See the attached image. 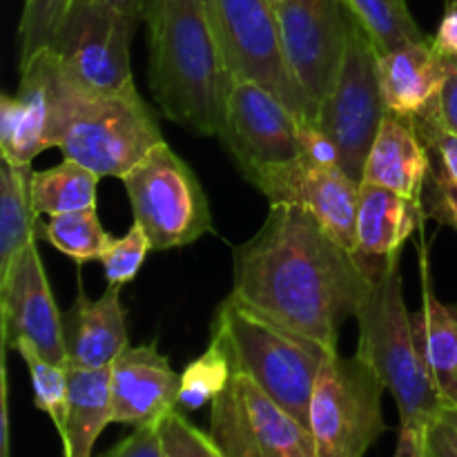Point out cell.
Segmentation results:
<instances>
[{"label": "cell", "mask_w": 457, "mask_h": 457, "mask_svg": "<svg viewBox=\"0 0 457 457\" xmlns=\"http://www.w3.org/2000/svg\"><path fill=\"white\" fill-rule=\"evenodd\" d=\"M370 281L355 254L295 205H270L257 235L232 250V295L328 351H339Z\"/></svg>", "instance_id": "6da1fadb"}, {"label": "cell", "mask_w": 457, "mask_h": 457, "mask_svg": "<svg viewBox=\"0 0 457 457\" xmlns=\"http://www.w3.org/2000/svg\"><path fill=\"white\" fill-rule=\"evenodd\" d=\"M150 29V87L172 123L219 137L232 74L205 0H159Z\"/></svg>", "instance_id": "7a4b0ae2"}, {"label": "cell", "mask_w": 457, "mask_h": 457, "mask_svg": "<svg viewBox=\"0 0 457 457\" xmlns=\"http://www.w3.org/2000/svg\"><path fill=\"white\" fill-rule=\"evenodd\" d=\"M45 56L52 89V147L98 177L123 181L138 161L163 143V132L137 87L96 92L71 80L52 49Z\"/></svg>", "instance_id": "3957f363"}, {"label": "cell", "mask_w": 457, "mask_h": 457, "mask_svg": "<svg viewBox=\"0 0 457 457\" xmlns=\"http://www.w3.org/2000/svg\"><path fill=\"white\" fill-rule=\"evenodd\" d=\"M360 342L355 355L382 379L395 397L400 428L427 431L440 422L446 409L433 379L431 366L420 342L402 288L400 254L378 272L366 297L355 311Z\"/></svg>", "instance_id": "277c9868"}, {"label": "cell", "mask_w": 457, "mask_h": 457, "mask_svg": "<svg viewBox=\"0 0 457 457\" xmlns=\"http://www.w3.org/2000/svg\"><path fill=\"white\" fill-rule=\"evenodd\" d=\"M212 337L223 344L232 370L248 375L263 393L308 427L317 375L330 353L324 344L277 324L248 303L230 297L212 320Z\"/></svg>", "instance_id": "5b68a950"}, {"label": "cell", "mask_w": 457, "mask_h": 457, "mask_svg": "<svg viewBox=\"0 0 457 457\" xmlns=\"http://www.w3.org/2000/svg\"><path fill=\"white\" fill-rule=\"evenodd\" d=\"M123 186L134 221L143 226L156 253L186 248L214 230L204 186L165 141L129 170Z\"/></svg>", "instance_id": "8992f818"}, {"label": "cell", "mask_w": 457, "mask_h": 457, "mask_svg": "<svg viewBox=\"0 0 457 457\" xmlns=\"http://www.w3.org/2000/svg\"><path fill=\"white\" fill-rule=\"evenodd\" d=\"M386 386L357 355L330 353L317 375L308 428L317 457H364L384 436Z\"/></svg>", "instance_id": "52a82bcc"}, {"label": "cell", "mask_w": 457, "mask_h": 457, "mask_svg": "<svg viewBox=\"0 0 457 457\" xmlns=\"http://www.w3.org/2000/svg\"><path fill=\"white\" fill-rule=\"evenodd\" d=\"M384 116L379 52L366 27L353 16L342 74L321 103L315 123L337 145L344 172L360 183Z\"/></svg>", "instance_id": "ba28073f"}, {"label": "cell", "mask_w": 457, "mask_h": 457, "mask_svg": "<svg viewBox=\"0 0 457 457\" xmlns=\"http://www.w3.org/2000/svg\"><path fill=\"white\" fill-rule=\"evenodd\" d=\"M232 76L270 89L299 120L312 119L311 103L295 80L279 38L275 0H205Z\"/></svg>", "instance_id": "9c48e42d"}, {"label": "cell", "mask_w": 457, "mask_h": 457, "mask_svg": "<svg viewBox=\"0 0 457 457\" xmlns=\"http://www.w3.org/2000/svg\"><path fill=\"white\" fill-rule=\"evenodd\" d=\"M137 21L107 0H74L54 36L52 54L61 70L96 92L137 87L129 61V38Z\"/></svg>", "instance_id": "30bf717a"}, {"label": "cell", "mask_w": 457, "mask_h": 457, "mask_svg": "<svg viewBox=\"0 0 457 457\" xmlns=\"http://www.w3.org/2000/svg\"><path fill=\"white\" fill-rule=\"evenodd\" d=\"M208 433L226 457H317L311 428L241 373L210 404Z\"/></svg>", "instance_id": "8fae6325"}, {"label": "cell", "mask_w": 457, "mask_h": 457, "mask_svg": "<svg viewBox=\"0 0 457 457\" xmlns=\"http://www.w3.org/2000/svg\"><path fill=\"white\" fill-rule=\"evenodd\" d=\"M275 9L286 62L317 120L321 103L342 74L355 13L346 0H275Z\"/></svg>", "instance_id": "7c38bea8"}, {"label": "cell", "mask_w": 457, "mask_h": 457, "mask_svg": "<svg viewBox=\"0 0 457 457\" xmlns=\"http://www.w3.org/2000/svg\"><path fill=\"white\" fill-rule=\"evenodd\" d=\"M302 120L262 83L232 76L219 141L245 179L268 165L299 159Z\"/></svg>", "instance_id": "4fadbf2b"}, {"label": "cell", "mask_w": 457, "mask_h": 457, "mask_svg": "<svg viewBox=\"0 0 457 457\" xmlns=\"http://www.w3.org/2000/svg\"><path fill=\"white\" fill-rule=\"evenodd\" d=\"M250 183L270 205H295L311 212L339 245L355 254L361 183L342 168H317L299 156L259 170Z\"/></svg>", "instance_id": "5bb4252c"}, {"label": "cell", "mask_w": 457, "mask_h": 457, "mask_svg": "<svg viewBox=\"0 0 457 457\" xmlns=\"http://www.w3.org/2000/svg\"><path fill=\"white\" fill-rule=\"evenodd\" d=\"M0 339L3 351L29 344L45 360L67 364L62 312L49 288L36 241L27 245L7 279L0 281Z\"/></svg>", "instance_id": "9a60e30c"}, {"label": "cell", "mask_w": 457, "mask_h": 457, "mask_svg": "<svg viewBox=\"0 0 457 457\" xmlns=\"http://www.w3.org/2000/svg\"><path fill=\"white\" fill-rule=\"evenodd\" d=\"M181 375L156 342L128 346L112 364V424L152 427L179 409Z\"/></svg>", "instance_id": "2e32d148"}, {"label": "cell", "mask_w": 457, "mask_h": 457, "mask_svg": "<svg viewBox=\"0 0 457 457\" xmlns=\"http://www.w3.org/2000/svg\"><path fill=\"white\" fill-rule=\"evenodd\" d=\"M18 70V92L0 98V156L13 165H31L52 147V89L43 52Z\"/></svg>", "instance_id": "e0dca14e"}, {"label": "cell", "mask_w": 457, "mask_h": 457, "mask_svg": "<svg viewBox=\"0 0 457 457\" xmlns=\"http://www.w3.org/2000/svg\"><path fill=\"white\" fill-rule=\"evenodd\" d=\"M424 219L427 214L422 204H415L386 187L361 183L355 257L369 279H375L388 259L402 253Z\"/></svg>", "instance_id": "ac0fdd59"}, {"label": "cell", "mask_w": 457, "mask_h": 457, "mask_svg": "<svg viewBox=\"0 0 457 457\" xmlns=\"http://www.w3.org/2000/svg\"><path fill=\"white\" fill-rule=\"evenodd\" d=\"M451 62L433 49L431 38L379 56V87L386 112L415 120L440 105Z\"/></svg>", "instance_id": "d6986e66"}, {"label": "cell", "mask_w": 457, "mask_h": 457, "mask_svg": "<svg viewBox=\"0 0 457 457\" xmlns=\"http://www.w3.org/2000/svg\"><path fill=\"white\" fill-rule=\"evenodd\" d=\"M67 366L71 369H107L129 346L128 320L120 306V288L107 286L98 299H89L79 284V295L62 315Z\"/></svg>", "instance_id": "ffe728a7"}, {"label": "cell", "mask_w": 457, "mask_h": 457, "mask_svg": "<svg viewBox=\"0 0 457 457\" xmlns=\"http://www.w3.org/2000/svg\"><path fill=\"white\" fill-rule=\"evenodd\" d=\"M431 163V152L413 120L386 112L366 159L361 183L386 187L422 204Z\"/></svg>", "instance_id": "44dd1931"}, {"label": "cell", "mask_w": 457, "mask_h": 457, "mask_svg": "<svg viewBox=\"0 0 457 457\" xmlns=\"http://www.w3.org/2000/svg\"><path fill=\"white\" fill-rule=\"evenodd\" d=\"M422 270V311L415 315L420 342L431 366L433 379L446 406H457V306L442 303L433 293L427 248L420 257Z\"/></svg>", "instance_id": "7402d4cb"}, {"label": "cell", "mask_w": 457, "mask_h": 457, "mask_svg": "<svg viewBox=\"0 0 457 457\" xmlns=\"http://www.w3.org/2000/svg\"><path fill=\"white\" fill-rule=\"evenodd\" d=\"M112 424V366L71 369L70 406L61 436L65 457H92L94 445Z\"/></svg>", "instance_id": "603a6c76"}, {"label": "cell", "mask_w": 457, "mask_h": 457, "mask_svg": "<svg viewBox=\"0 0 457 457\" xmlns=\"http://www.w3.org/2000/svg\"><path fill=\"white\" fill-rule=\"evenodd\" d=\"M31 165H0V281H4L25 253L38 241L40 219L31 204Z\"/></svg>", "instance_id": "cb8c5ba5"}, {"label": "cell", "mask_w": 457, "mask_h": 457, "mask_svg": "<svg viewBox=\"0 0 457 457\" xmlns=\"http://www.w3.org/2000/svg\"><path fill=\"white\" fill-rule=\"evenodd\" d=\"M98 174L71 159H62L54 168L31 172V204L40 214H67L96 208Z\"/></svg>", "instance_id": "d4e9b609"}, {"label": "cell", "mask_w": 457, "mask_h": 457, "mask_svg": "<svg viewBox=\"0 0 457 457\" xmlns=\"http://www.w3.org/2000/svg\"><path fill=\"white\" fill-rule=\"evenodd\" d=\"M38 239L49 241L76 263L101 262L107 248L114 244V237L98 221L96 208L56 214L49 217L47 223L40 221Z\"/></svg>", "instance_id": "484cf974"}, {"label": "cell", "mask_w": 457, "mask_h": 457, "mask_svg": "<svg viewBox=\"0 0 457 457\" xmlns=\"http://www.w3.org/2000/svg\"><path fill=\"white\" fill-rule=\"evenodd\" d=\"M346 3L370 34L379 56L428 38L415 22L406 0H346Z\"/></svg>", "instance_id": "4316f807"}, {"label": "cell", "mask_w": 457, "mask_h": 457, "mask_svg": "<svg viewBox=\"0 0 457 457\" xmlns=\"http://www.w3.org/2000/svg\"><path fill=\"white\" fill-rule=\"evenodd\" d=\"M232 361L223 344L217 337L210 339L201 357L186 366L181 373V393L179 406L183 411H199L212 404L232 378Z\"/></svg>", "instance_id": "83f0119b"}, {"label": "cell", "mask_w": 457, "mask_h": 457, "mask_svg": "<svg viewBox=\"0 0 457 457\" xmlns=\"http://www.w3.org/2000/svg\"><path fill=\"white\" fill-rule=\"evenodd\" d=\"M29 370L36 409L43 411L56 427L58 436L65 433L67 406H70V366L56 364L40 355L29 344L16 348Z\"/></svg>", "instance_id": "f1b7e54d"}, {"label": "cell", "mask_w": 457, "mask_h": 457, "mask_svg": "<svg viewBox=\"0 0 457 457\" xmlns=\"http://www.w3.org/2000/svg\"><path fill=\"white\" fill-rule=\"evenodd\" d=\"M74 0H25L18 22V67L25 65L34 54L49 47L58 27L65 21Z\"/></svg>", "instance_id": "f546056e"}, {"label": "cell", "mask_w": 457, "mask_h": 457, "mask_svg": "<svg viewBox=\"0 0 457 457\" xmlns=\"http://www.w3.org/2000/svg\"><path fill=\"white\" fill-rule=\"evenodd\" d=\"M150 250L152 244L147 239L145 230L134 221L132 228L125 232V237L114 239V244L101 257L103 275H105L107 286L123 288L129 281H134V277L138 275Z\"/></svg>", "instance_id": "4dcf8cb0"}, {"label": "cell", "mask_w": 457, "mask_h": 457, "mask_svg": "<svg viewBox=\"0 0 457 457\" xmlns=\"http://www.w3.org/2000/svg\"><path fill=\"white\" fill-rule=\"evenodd\" d=\"M165 457H226L210 433L196 428L181 411H172L161 424Z\"/></svg>", "instance_id": "1f68e13d"}, {"label": "cell", "mask_w": 457, "mask_h": 457, "mask_svg": "<svg viewBox=\"0 0 457 457\" xmlns=\"http://www.w3.org/2000/svg\"><path fill=\"white\" fill-rule=\"evenodd\" d=\"M422 205L427 219H436L437 223L453 228L457 232V181L449 177V172L436 159L428 172Z\"/></svg>", "instance_id": "d6a6232c"}, {"label": "cell", "mask_w": 457, "mask_h": 457, "mask_svg": "<svg viewBox=\"0 0 457 457\" xmlns=\"http://www.w3.org/2000/svg\"><path fill=\"white\" fill-rule=\"evenodd\" d=\"M413 123L415 128H418L420 137L427 143L433 159L449 172L451 179L457 181V134L451 132V129L442 123L440 116H437V107L433 112H428V114L415 119Z\"/></svg>", "instance_id": "836d02e7"}, {"label": "cell", "mask_w": 457, "mask_h": 457, "mask_svg": "<svg viewBox=\"0 0 457 457\" xmlns=\"http://www.w3.org/2000/svg\"><path fill=\"white\" fill-rule=\"evenodd\" d=\"M299 156L317 168H342L337 145L312 120L299 123Z\"/></svg>", "instance_id": "e575fe53"}, {"label": "cell", "mask_w": 457, "mask_h": 457, "mask_svg": "<svg viewBox=\"0 0 457 457\" xmlns=\"http://www.w3.org/2000/svg\"><path fill=\"white\" fill-rule=\"evenodd\" d=\"M103 457H165L161 424L138 427Z\"/></svg>", "instance_id": "d590c367"}, {"label": "cell", "mask_w": 457, "mask_h": 457, "mask_svg": "<svg viewBox=\"0 0 457 457\" xmlns=\"http://www.w3.org/2000/svg\"><path fill=\"white\" fill-rule=\"evenodd\" d=\"M431 45L449 62L457 61V0H446L445 16L436 36H431Z\"/></svg>", "instance_id": "8d00e7d4"}, {"label": "cell", "mask_w": 457, "mask_h": 457, "mask_svg": "<svg viewBox=\"0 0 457 457\" xmlns=\"http://www.w3.org/2000/svg\"><path fill=\"white\" fill-rule=\"evenodd\" d=\"M424 449H427V457H457L455 437L445 422H436L427 428Z\"/></svg>", "instance_id": "74e56055"}, {"label": "cell", "mask_w": 457, "mask_h": 457, "mask_svg": "<svg viewBox=\"0 0 457 457\" xmlns=\"http://www.w3.org/2000/svg\"><path fill=\"white\" fill-rule=\"evenodd\" d=\"M437 116L442 123L457 134V71L451 70L445 87L440 94V105H437Z\"/></svg>", "instance_id": "f35d334b"}, {"label": "cell", "mask_w": 457, "mask_h": 457, "mask_svg": "<svg viewBox=\"0 0 457 457\" xmlns=\"http://www.w3.org/2000/svg\"><path fill=\"white\" fill-rule=\"evenodd\" d=\"M424 436H427V431L400 428L395 455L393 457H427V449H424Z\"/></svg>", "instance_id": "ab89813d"}, {"label": "cell", "mask_w": 457, "mask_h": 457, "mask_svg": "<svg viewBox=\"0 0 457 457\" xmlns=\"http://www.w3.org/2000/svg\"><path fill=\"white\" fill-rule=\"evenodd\" d=\"M0 451L3 457H9V384L4 364L0 370Z\"/></svg>", "instance_id": "60d3db41"}, {"label": "cell", "mask_w": 457, "mask_h": 457, "mask_svg": "<svg viewBox=\"0 0 457 457\" xmlns=\"http://www.w3.org/2000/svg\"><path fill=\"white\" fill-rule=\"evenodd\" d=\"M107 3L114 4L116 9H120L132 21H143V0H107Z\"/></svg>", "instance_id": "b9f144b4"}, {"label": "cell", "mask_w": 457, "mask_h": 457, "mask_svg": "<svg viewBox=\"0 0 457 457\" xmlns=\"http://www.w3.org/2000/svg\"><path fill=\"white\" fill-rule=\"evenodd\" d=\"M440 422H445L446 427H449L451 431L457 436V406H446L445 413H442V418H440Z\"/></svg>", "instance_id": "7bdbcfd3"}, {"label": "cell", "mask_w": 457, "mask_h": 457, "mask_svg": "<svg viewBox=\"0 0 457 457\" xmlns=\"http://www.w3.org/2000/svg\"><path fill=\"white\" fill-rule=\"evenodd\" d=\"M156 3H159V0H143V21H147V18L152 16V12H154Z\"/></svg>", "instance_id": "ee69618b"}, {"label": "cell", "mask_w": 457, "mask_h": 457, "mask_svg": "<svg viewBox=\"0 0 457 457\" xmlns=\"http://www.w3.org/2000/svg\"><path fill=\"white\" fill-rule=\"evenodd\" d=\"M451 70L457 71V61H455V62H451Z\"/></svg>", "instance_id": "f6af8a7d"}]
</instances>
